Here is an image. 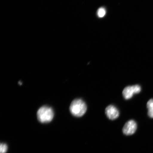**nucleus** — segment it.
I'll list each match as a JSON object with an SVG mask.
<instances>
[{
    "mask_svg": "<svg viewBox=\"0 0 153 153\" xmlns=\"http://www.w3.org/2000/svg\"><path fill=\"white\" fill-rule=\"evenodd\" d=\"M70 110L73 115L76 117H81L84 115L87 110L85 103L81 99H76L71 104Z\"/></svg>",
    "mask_w": 153,
    "mask_h": 153,
    "instance_id": "obj_1",
    "label": "nucleus"
},
{
    "mask_svg": "<svg viewBox=\"0 0 153 153\" xmlns=\"http://www.w3.org/2000/svg\"><path fill=\"white\" fill-rule=\"evenodd\" d=\"M54 116V112L52 108L48 106H43L38 110L37 118L42 123H47L52 120Z\"/></svg>",
    "mask_w": 153,
    "mask_h": 153,
    "instance_id": "obj_2",
    "label": "nucleus"
},
{
    "mask_svg": "<svg viewBox=\"0 0 153 153\" xmlns=\"http://www.w3.org/2000/svg\"><path fill=\"white\" fill-rule=\"evenodd\" d=\"M141 91V87L139 85L128 86L124 88L122 92L124 98L128 100L131 99L134 94L139 93Z\"/></svg>",
    "mask_w": 153,
    "mask_h": 153,
    "instance_id": "obj_3",
    "label": "nucleus"
},
{
    "mask_svg": "<svg viewBox=\"0 0 153 153\" xmlns=\"http://www.w3.org/2000/svg\"><path fill=\"white\" fill-rule=\"evenodd\" d=\"M137 125L134 120H131L126 122L124 126L123 132L126 135H131L133 134L136 131Z\"/></svg>",
    "mask_w": 153,
    "mask_h": 153,
    "instance_id": "obj_4",
    "label": "nucleus"
},
{
    "mask_svg": "<svg viewBox=\"0 0 153 153\" xmlns=\"http://www.w3.org/2000/svg\"><path fill=\"white\" fill-rule=\"evenodd\" d=\"M105 114L109 119L114 120L118 117L120 113L118 109L114 105H110L105 109Z\"/></svg>",
    "mask_w": 153,
    "mask_h": 153,
    "instance_id": "obj_5",
    "label": "nucleus"
},
{
    "mask_svg": "<svg viewBox=\"0 0 153 153\" xmlns=\"http://www.w3.org/2000/svg\"><path fill=\"white\" fill-rule=\"evenodd\" d=\"M148 111V114L151 118H153V99L149 100L147 104Z\"/></svg>",
    "mask_w": 153,
    "mask_h": 153,
    "instance_id": "obj_6",
    "label": "nucleus"
},
{
    "mask_svg": "<svg viewBox=\"0 0 153 153\" xmlns=\"http://www.w3.org/2000/svg\"><path fill=\"white\" fill-rule=\"evenodd\" d=\"M106 14V10L103 7L99 8L97 12V14L99 18H102Z\"/></svg>",
    "mask_w": 153,
    "mask_h": 153,
    "instance_id": "obj_7",
    "label": "nucleus"
},
{
    "mask_svg": "<svg viewBox=\"0 0 153 153\" xmlns=\"http://www.w3.org/2000/svg\"><path fill=\"white\" fill-rule=\"evenodd\" d=\"M7 150V144L4 143H1L0 146V153H6Z\"/></svg>",
    "mask_w": 153,
    "mask_h": 153,
    "instance_id": "obj_8",
    "label": "nucleus"
}]
</instances>
